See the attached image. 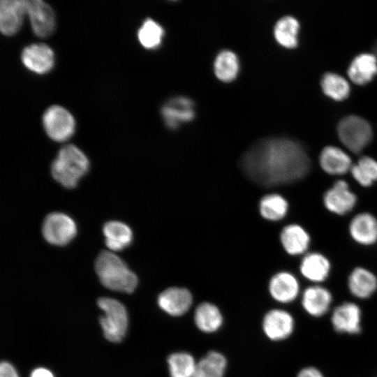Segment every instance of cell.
<instances>
[{
	"mask_svg": "<svg viewBox=\"0 0 377 377\" xmlns=\"http://www.w3.org/2000/svg\"><path fill=\"white\" fill-rule=\"evenodd\" d=\"M30 377H54L52 372L45 368H36L31 374Z\"/></svg>",
	"mask_w": 377,
	"mask_h": 377,
	"instance_id": "obj_36",
	"label": "cell"
},
{
	"mask_svg": "<svg viewBox=\"0 0 377 377\" xmlns=\"http://www.w3.org/2000/svg\"><path fill=\"white\" fill-rule=\"evenodd\" d=\"M320 84L323 92L336 101L345 99L350 92L348 82L337 73H325L321 79Z\"/></svg>",
	"mask_w": 377,
	"mask_h": 377,
	"instance_id": "obj_33",
	"label": "cell"
},
{
	"mask_svg": "<svg viewBox=\"0 0 377 377\" xmlns=\"http://www.w3.org/2000/svg\"><path fill=\"white\" fill-rule=\"evenodd\" d=\"M42 122L48 137L55 142H64L74 134L75 121L72 114L60 105H52L43 113Z\"/></svg>",
	"mask_w": 377,
	"mask_h": 377,
	"instance_id": "obj_6",
	"label": "cell"
},
{
	"mask_svg": "<svg viewBox=\"0 0 377 377\" xmlns=\"http://www.w3.org/2000/svg\"><path fill=\"white\" fill-rule=\"evenodd\" d=\"M350 173L354 179L362 186L368 187L377 181V161L367 156L361 157L353 165Z\"/></svg>",
	"mask_w": 377,
	"mask_h": 377,
	"instance_id": "obj_30",
	"label": "cell"
},
{
	"mask_svg": "<svg viewBox=\"0 0 377 377\" xmlns=\"http://www.w3.org/2000/svg\"><path fill=\"white\" fill-rule=\"evenodd\" d=\"M227 361L220 353L210 351L196 364L192 377H223Z\"/></svg>",
	"mask_w": 377,
	"mask_h": 377,
	"instance_id": "obj_26",
	"label": "cell"
},
{
	"mask_svg": "<svg viewBox=\"0 0 377 377\" xmlns=\"http://www.w3.org/2000/svg\"><path fill=\"white\" fill-rule=\"evenodd\" d=\"M296 377H326L324 373L318 367L309 365L302 368Z\"/></svg>",
	"mask_w": 377,
	"mask_h": 377,
	"instance_id": "obj_34",
	"label": "cell"
},
{
	"mask_svg": "<svg viewBox=\"0 0 377 377\" xmlns=\"http://www.w3.org/2000/svg\"><path fill=\"white\" fill-rule=\"evenodd\" d=\"M351 237L362 245H371L377 242V219L370 213L355 215L350 222Z\"/></svg>",
	"mask_w": 377,
	"mask_h": 377,
	"instance_id": "obj_19",
	"label": "cell"
},
{
	"mask_svg": "<svg viewBox=\"0 0 377 377\" xmlns=\"http://www.w3.org/2000/svg\"><path fill=\"white\" fill-rule=\"evenodd\" d=\"M89 161L84 152L74 145L64 146L51 165L54 179L65 188L77 186L89 170Z\"/></svg>",
	"mask_w": 377,
	"mask_h": 377,
	"instance_id": "obj_3",
	"label": "cell"
},
{
	"mask_svg": "<svg viewBox=\"0 0 377 377\" xmlns=\"http://www.w3.org/2000/svg\"><path fill=\"white\" fill-rule=\"evenodd\" d=\"M374 55L376 56V57L377 58V41L374 45Z\"/></svg>",
	"mask_w": 377,
	"mask_h": 377,
	"instance_id": "obj_37",
	"label": "cell"
},
{
	"mask_svg": "<svg viewBox=\"0 0 377 377\" xmlns=\"http://www.w3.org/2000/svg\"><path fill=\"white\" fill-rule=\"evenodd\" d=\"M288 203L281 195L269 193L263 196L259 203L261 216L271 221H279L285 217L288 212Z\"/></svg>",
	"mask_w": 377,
	"mask_h": 377,
	"instance_id": "obj_27",
	"label": "cell"
},
{
	"mask_svg": "<svg viewBox=\"0 0 377 377\" xmlns=\"http://www.w3.org/2000/svg\"><path fill=\"white\" fill-rule=\"evenodd\" d=\"M0 377H18V375L10 364L2 362L0 365Z\"/></svg>",
	"mask_w": 377,
	"mask_h": 377,
	"instance_id": "obj_35",
	"label": "cell"
},
{
	"mask_svg": "<svg viewBox=\"0 0 377 377\" xmlns=\"http://www.w3.org/2000/svg\"><path fill=\"white\" fill-rule=\"evenodd\" d=\"M157 302L159 307L168 314L179 316L188 311L193 302V297L186 288L171 287L158 295Z\"/></svg>",
	"mask_w": 377,
	"mask_h": 377,
	"instance_id": "obj_16",
	"label": "cell"
},
{
	"mask_svg": "<svg viewBox=\"0 0 377 377\" xmlns=\"http://www.w3.org/2000/svg\"><path fill=\"white\" fill-rule=\"evenodd\" d=\"M337 133L340 141L355 154L360 153L372 138V129L369 122L355 115L343 118L339 123Z\"/></svg>",
	"mask_w": 377,
	"mask_h": 377,
	"instance_id": "obj_5",
	"label": "cell"
},
{
	"mask_svg": "<svg viewBox=\"0 0 377 377\" xmlns=\"http://www.w3.org/2000/svg\"><path fill=\"white\" fill-rule=\"evenodd\" d=\"M21 59L28 70L39 75L50 72L55 62L53 50L43 43L31 44L24 47Z\"/></svg>",
	"mask_w": 377,
	"mask_h": 377,
	"instance_id": "obj_12",
	"label": "cell"
},
{
	"mask_svg": "<svg viewBox=\"0 0 377 377\" xmlns=\"http://www.w3.org/2000/svg\"><path fill=\"white\" fill-rule=\"evenodd\" d=\"M280 240L288 254L297 256L304 253L308 249L311 239L303 227L298 224H290L281 230Z\"/></svg>",
	"mask_w": 377,
	"mask_h": 377,
	"instance_id": "obj_22",
	"label": "cell"
},
{
	"mask_svg": "<svg viewBox=\"0 0 377 377\" xmlns=\"http://www.w3.org/2000/svg\"><path fill=\"white\" fill-rule=\"evenodd\" d=\"M357 202V197L344 180L334 183L323 195V203L328 211L343 215L353 209Z\"/></svg>",
	"mask_w": 377,
	"mask_h": 377,
	"instance_id": "obj_13",
	"label": "cell"
},
{
	"mask_svg": "<svg viewBox=\"0 0 377 377\" xmlns=\"http://www.w3.org/2000/svg\"><path fill=\"white\" fill-rule=\"evenodd\" d=\"M239 61L236 54L230 50L221 52L214 64L216 77L223 82L233 80L239 72Z\"/></svg>",
	"mask_w": 377,
	"mask_h": 377,
	"instance_id": "obj_29",
	"label": "cell"
},
{
	"mask_svg": "<svg viewBox=\"0 0 377 377\" xmlns=\"http://www.w3.org/2000/svg\"><path fill=\"white\" fill-rule=\"evenodd\" d=\"M27 15L35 35L40 38L50 36L55 28V15L51 6L41 0L27 1Z\"/></svg>",
	"mask_w": 377,
	"mask_h": 377,
	"instance_id": "obj_9",
	"label": "cell"
},
{
	"mask_svg": "<svg viewBox=\"0 0 377 377\" xmlns=\"http://www.w3.org/2000/svg\"><path fill=\"white\" fill-rule=\"evenodd\" d=\"M240 166L253 182L269 187L303 179L311 163L304 147L295 140L267 138L256 141L244 152Z\"/></svg>",
	"mask_w": 377,
	"mask_h": 377,
	"instance_id": "obj_1",
	"label": "cell"
},
{
	"mask_svg": "<svg viewBox=\"0 0 377 377\" xmlns=\"http://www.w3.org/2000/svg\"><path fill=\"white\" fill-rule=\"evenodd\" d=\"M42 233L45 239L56 246L68 244L77 234V226L69 216L61 212L49 214L45 219Z\"/></svg>",
	"mask_w": 377,
	"mask_h": 377,
	"instance_id": "obj_8",
	"label": "cell"
},
{
	"mask_svg": "<svg viewBox=\"0 0 377 377\" xmlns=\"http://www.w3.org/2000/svg\"><path fill=\"white\" fill-rule=\"evenodd\" d=\"M347 286L353 296L360 300H367L377 290V277L369 269L357 267L349 274Z\"/></svg>",
	"mask_w": 377,
	"mask_h": 377,
	"instance_id": "obj_18",
	"label": "cell"
},
{
	"mask_svg": "<svg viewBox=\"0 0 377 377\" xmlns=\"http://www.w3.org/2000/svg\"><path fill=\"white\" fill-rule=\"evenodd\" d=\"M332 301L333 297L330 290L316 284L307 287L303 291L301 305L309 316L319 318L330 311Z\"/></svg>",
	"mask_w": 377,
	"mask_h": 377,
	"instance_id": "obj_10",
	"label": "cell"
},
{
	"mask_svg": "<svg viewBox=\"0 0 377 377\" xmlns=\"http://www.w3.org/2000/svg\"><path fill=\"white\" fill-rule=\"evenodd\" d=\"M331 265L329 260L317 252L306 254L302 260L300 270L302 276L309 281L318 283L329 276Z\"/></svg>",
	"mask_w": 377,
	"mask_h": 377,
	"instance_id": "obj_21",
	"label": "cell"
},
{
	"mask_svg": "<svg viewBox=\"0 0 377 377\" xmlns=\"http://www.w3.org/2000/svg\"><path fill=\"white\" fill-rule=\"evenodd\" d=\"M269 291L278 302L288 304L293 302L300 293V283L297 278L286 271L279 272L271 278Z\"/></svg>",
	"mask_w": 377,
	"mask_h": 377,
	"instance_id": "obj_17",
	"label": "cell"
},
{
	"mask_svg": "<svg viewBox=\"0 0 377 377\" xmlns=\"http://www.w3.org/2000/svg\"><path fill=\"white\" fill-rule=\"evenodd\" d=\"M168 364L170 377H192L197 362L191 354L178 352L168 357Z\"/></svg>",
	"mask_w": 377,
	"mask_h": 377,
	"instance_id": "obj_31",
	"label": "cell"
},
{
	"mask_svg": "<svg viewBox=\"0 0 377 377\" xmlns=\"http://www.w3.org/2000/svg\"><path fill=\"white\" fill-rule=\"evenodd\" d=\"M137 35L140 43L145 48L156 49L162 42L164 31L158 22L148 18L138 29Z\"/></svg>",
	"mask_w": 377,
	"mask_h": 377,
	"instance_id": "obj_32",
	"label": "cell"
},
{
	"mask_svg": "<svg viewBox=\"0 0 377 377\" xmlns=\"http://www.w3.org/2000/svg\"><path fill=\"white\" fill-rule=\"evenodd\" d=\"M300 28L298 21L292 16H284L277 21L274 34L277 42L287 48L297 45V34Z\"/></svg>",
	"mask_w": 377,
	"mask_h": 377,
	"instance_id": "obj_28",
	"label": "cell"
},
{
	"mask_svg": "<svg viewBox=\"0 0 377 377\" xmlns=\"http://www.w3.org/2000/svg\"><path fill=\"white\" fill-rule=\"evenodd\" d=\"M330 323L335 332L344 335H358L362 331V311L355 302L346 301L334 308Z\"/></svg>",
	"mask_w": 377,
	"mask_h": 377,
	"instance_id": "obj_7",
	"label": "cell"
},
{
	"mask_svg": "<svg viewBox=\"0 0 377 377\" xmlns=\"http://www.w3.org/2000/svg\"><path fill=\"white\" fill-rule=\"evenodd\" d=\"M377 74V58L374 54L362 53L356 56L348 69L350 79L357 84L369 82Z\"/></svg>",
	"mask_w": 377,
	"mask_h": 377,
	"instance_id": "obj_23",
	"label": "cell"
},
{
	"mask_svg": "<svg viewBox=\"0 0 377 377\" xmlns=\"http://www.w3.org/2000/svg\"><path fill=\"white\" fill-rule=\"evenodd\" d=\"M105 242L112 251H120L130 246L133 241V232L130 227L124 223L111 221L105 223L103 228Z\"/></svg>",
	"mask_w": 377,
	"mask_h": 377,
	"instance_id": "obj_24",
	"label": "cell"
},
{
	"mask_svg": "<svg viewBox=\"0 0 377 377\" xmlns=\"http://www.w3.org/2000/svg\"><path fill=\"white\" fill-rule=\"evenodd\" d=\"M194 320L200 330L211 333L221 327L223 316L216 306L209 302H202L195 311Z\"/></svg>",
	"mask_w": 377,
	"mask_h": 377,
	"instance_id": "obj_25",
	"label": "cell"
},
{
	"mask_svg": "<svg viewBox=\"0 0 377 377\" xmlns=\"http://www.w3.org/2000/svg\"><path fill=\"white\" fill-rule=\"evenodd\" d=\"M263 328L265 335L272 341H283L291 336L295 330L293 316L287 311L275 309L264 316Z\"/></svg>",
	"mask_w": 377,
	"mask_h": 377,
	"instance_id": "obj_11",
	"label": "cell"
},
{
	"mask_svg": "<svg viewBox=\"0 0 377 377\" xmlns=\"http://www.w3.org/2000/svg\"><path fill=\"white\" fill-rule=\"evenodd\" d=\"M97 304L104 312L100 318V324L105 337L112 342H120L128 327L126 308L119 301L108 297L99 298Z\"/></svg>",
	"mask_w": 377,
	"mask_h": 377,
	"instance_id": "obj_4",
	"label": "cell"
},
{
	"mask_svg": "<svg viewBox=\"0 0 377 377\" xmlns=\"http://www.w3.org/2000/svg\"><path fill=\"white\" fill-rule=\"evenodd\" d=\"M27 15V1L1 0L0 2V29L8 36H13L20 29Z\"/></svg>",
	"mask_w": 377,
	"mask_h": 377,
	"instance_id": "obj_15",
	"label": "cell"
},
{
	"mask_svg": "<svg viewBox=\"0 0 377 377\" xmlns=\"http://www.w3.org/2000/svg\"><path fill=\"white\" fill-rule=\"evenodd\" d=\"M319 163L325 172L332 175H344L350 171L353 166L349 155L334 146H327L322 149Z\"/></svg>",
	"mask_w": 377,
	"mask_h": 377,
	"instance_id": "obj_20",
	"label": "cell"
},
{
	"mask_svg": "<svg viewBox=\"0 0 377 377\" xmlns=\"http://www.w3.org/2000/svg\"><path fill=\"white\" fill-rule=\"evenodd\" d=\"M161 114L166 126L175 129L182 124L188 122L194 118V104L186 97H174L163 105Z\"/></svg>",
	"mask_w": 377,
	"mask_h": 377,
	"instance_id": "obj_14",
	"label": "cell"
},
{
	"mask_svg": "<svg viewBox=\"0 0 377 377\" xmlns=\"http://www.w3.org/2000/svg\"><path fill=\"white\" fill-rule=\"evenodd\" d=\"M95 269L101 283L108 289L131 293L138 286V277L118 256L103 251L98 256Z\"/></svg>",
	"mask_w": 377,
	"mask_h": 377,
	"instance_id": "obj_2",
	"label": "cell"
}]
</instances>
